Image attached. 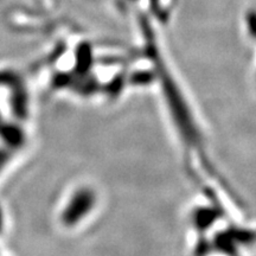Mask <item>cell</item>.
I'll return each instance as SVG.
<instances>
[{
	"label": "cell",
	"instance_id": "cell-1",
	"mask_svg": "<svg viewBox=\"0 0 256 256\" xmlns=\"http://www.w3.org/2000/svg\"><path fill=\"white\" fill-rule=\"evenodd\" d=\"M8 153L0 150V170L4 168L5 164H6V162H8Z\"/></svg>",
	"mask_w": 256,
	"mask_h": 256
},
{
	"label": "cell",
	"instance_id": "cell-2",
	"mask_svg": "<svg viewBox=\"0 0 256 256\" xmlns=\"http://www.w3.org/2000/svg\"><path fill=\"white\" fill-rule=\"evenodd\" d=\"M2 226V210H0V229Z\"/></svg>",
	"mask_w": 256,
	"mask_h": 256
}]
</instances>
